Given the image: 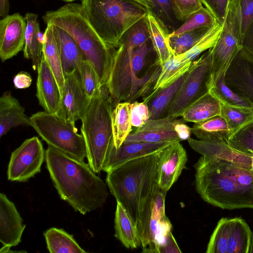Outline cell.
I'll return each instance as SVG.
<instances>
[{
  "mask_svg": "<svg viewBox=\"0 0 253 253\" xmlns=\"http://www.w3.org/2000/svg\"><path fill=\"white\" fill-rule=\"evenodd\" d=\"M159 152L130 161L107 172L106 182L110 192L134 223L142 250L149 245L152 207L160 190Z\"/></svg>",
  "mask_w": 253,
  "mask_h": 253,
  "instance_id": "6da1fadb",
  "label": "cell"
},
{
  "mask_svg": "<svg viewBox=\"0 0 253 253\" xmlns=\"http://www.w3.org/2000/svg\"><path fill=\"white\" fill-rule=\"evenodd\" d=\"M197 192L222 209H253V172L231 162L202 156L194 165Z\"/></svg>",
  "mask_w": 253,
  "mask_h": 253,
  "instance_id": "7a4b0ae2",
  "label": "cell"
},
{
  "mask_svg": "<svg viewBox=\"0 0 253 253\" xmlns=\"http://www.w3.org/2000/svg\"><path fill=\"white\" fill-rule=\"evenodd\" d=\"M46 168L61 199L75 211L85 214L102 206L108 192L105 183L88 164L48 146Z\"/></svg>",
  "mask_w": 253,
  "mask_h": 253,
  "instance_id": "3957f363",
  "label": "cell"
},
{
  "mask_svg": "<svg viewBox=\"0 0 253 253\" xmlns=\"http://www.w3.org/2000/svg\"><path fill=\"white\" fill-rule=\"evenodd\" d=\"M46 25L57 26L67 32L78 44L84 59L98 74L102 86L107 83L114 52L103 42L86 18L81 4L67 3L42 16Z\"/></svg>",
  "mask_w": 253,
  "mask_h": 253,
  "instance_id": "277c9868",
  "label": "cell"
},
{
  "mask_svg": "<svg viewBox=\"0 0 253 253\" xmlns=\"http://www.w3.org/2000/svg\"><path fill=\"white\" fill-rule=\"evenodd\" d=\"M150 40L142 44L134 36L124 34L114 52L110 74L106 85L113 108L121 102L132 103L140 97L142 77L148 54L154 49Z\"/></svg>",
  "mask_w": 253,
  "mask_h": 253,
  "instance_id": "5b68a950",
  "label": "cell"
},
{
  "mask_svg": "<svg viewBox=\"0 0 253 253\" xmlns=\"http://www.w3.org/2000/svg\"><path fill=\"white\" fill-rule=\"evenodd\" d=\"M84 15L111 49L117 48L125 33L149 11L132 0H81Z\"/></svg>",
  "mask_w": 253,
  "mask_h": 253,
  "instance_id": "8992f818",
  "label": "cell"
},
{
  "mask_svg": "<svg viewBox=\"0 0 253 253\" xmlns=\"http://www.w3.org/2000/svg\"><path fill=\"white\" fill-rule=\"evenodd\" d=\"M109 95L102 91L91 98L82 121L81 134L87 152L88 165L98 173L103 169L112 139L111 114L113 107Z\"/></svg>",
  "mask_w": 253,
  "mask_h": 253,
  "instance_id": "52a82bcc",
  "label": "cell"
},
{
  "mask_svg": "<svg viewBox=\"0 0 253 253\" xmlns=\"http://www.w3.org/2000/svg\"><path fill=\"white\" fill-rule=\"evenodd\" d=\"M31 126L51 146L78 160L84 162L87 152L83 136L55 114L40 111L30 117Z\"/></svg>",
  "mask_w": 253,
  "mask_h": 253,
  "instance_id": "ba28073f",
  "label": "cell"
},
{
  "mask_svg": "<svg viewBox=\"0 0 253 253\" xmlns=\"http://www.w3.org/2000/svg\"><path fill=\"white\" fill-rule=\"evenodd\" d=\"M211 48L193 61L187 76L169 107L166 116L180 117L191 104L209 92L213 84Z\"/></svg>",
  "mask_w": 253,
  "mask_h": 253,
  "instance_id": "9c48e42d",
  "label": "cell"
},
{
  "mask_svg": "<svg viewBox=\"0 0 253 253\" xmlns=\"http://www.w3.org/2000/svg\"><path fill=\"white\" fill-rule=\"evenodd\" d=\"M241 22L240 0H231L218 38L211 48L213 83L225 73L242 48L240 44Z\"/></svg>",
  "mask_w": 253,
  "mask_h": 253,
  "instance_id": "30bf717a",
  "label": "cell"
},
{
  "mask_svg": "<svg viewBox=\"0 0 253 253\" xmlns=\"http://www.w3.org/2000/svg\"><path fill=\"white\" fill-rule=\"evenodd\" d=\"M253 232L242 218H221L209 242L207 253H249Z\"/></svg>",
  "mask_w": 253,
  "mask_h": 253,
  "instance_id": "8fae6325",
  "label": "cell"
},
{
  "mask_svg": "<svg viewBox=\"0 0 253 253\" xmlns=\"http://www.w3.org/2000/svg\"><path fill=\"white\" fill-rule=\"evenodd\" d=\"M45 152L38 137L26 139L11 153L7 172L8 179L25 182L40 172Z\"/></svg>",
  "mask_w": 253,
  "mask_h": 253,
  "instance_id": "7c38bea8",
  "label": "cell"
},
{
  "mask_svg": "<svg viewBox=\"0 0 253 253\" xmlns=\"http://www.w3.org/2000/svg\"><path fill=\"white\" fill-rule=\"evenodd\" d=\"M65 83L56 115L74 127L82 120L90 102L81 83L77 71L64 74Z\"/></svg>",
  "mask_w": 253,
  "mask_h": 253,
  "instance_id": "4fadbf2b",
  "label": "cell"
},
{
  "mask_svg": "<svg viewBox=\"0 0 253 253\" xmlns=\"http://www.w3.org/2000/svg\"><path fill=\"white\" fill-rule=\"evenodd\" d=\"M187 153L180 141L173 142L160 151L158 163V185L167 193L185 167Z\"/></svg>",
  "mask_w": 253,
  "mask_h": 253,
  "instance_id": "5bb4252c",
  "label": "cell"
},
{
  "mask_svg": "<svg viewBox=\"0 0 253 253\" xmlns=\"http://www.w3.org/2000/svg\"><path fill=\"white\" fill-rule=\"evenodd\" d=\"M224 81L232 90L253 103V56L240 49L225 72Z\"/></svg>",
  "mask_w": 253,
  "mask_h": 253,
  "instance_id": "9a60e30c",
  "label": "cell"
},
{
  "mask_svg": "<svg viewBox=\"0 0 253 253\" xmlns=\"http://www.w3.org/2000/svg\"><path fill=\"white\" fill-rule=\"evenodd\" d=\"M172 143H149L125 140L122 145L117 149L112 139L102 170L108 172L130 161L157 153Z\"/></svg>",
  "mask_w": 253,
  "mask_h": 253,
  "instance_id": "2e32d148",
  "label": "cell"
},
{
  "mask_svg": "<svg viewBox=\"0 0 253 253\" xmlns=\"http://www.w3.org/2000/svg\"><path fill=\"white\" fill-rule=\"evenodd\" d=\"M27 26L19 13L7 15L0 21V57L4 62L23 49Z\"/></svg>",
  "mask_w": 253,
  "mask_h": 253,
  "instance_id": "e0dca14e",
  "label": "cell"
},
{
  "mask_svg": "<svg viewBox=\"0 0 253 253\" xmlns=\"http://www.w3.org/2000/svg\"><path fill=\"white\" fill-rule=\"evenodd\" d=\"M181 120L182 118L169 116L149 120L142 126L130 132L125 140L149 143L181 141L174 129V125Z\"/></svg>",
  "mask_w": 253,
  "mask_h": 253,
  "instance_id": "ac0fdd59",
  "label": "cell"
},
{
  "mask_svg": "<svg viewBox=\"0 0 253 253\" xmlns=\"http://www.w3.org/2000/svg\"><path fill=\"white\" fill-rule=\"evenodd\" d=\"M187 140L190 146L202 156L228 161L243 168L251 170L252 156L237 150L226 141H204L191 137Z\"/></svg>",
  "mask_w": 253,
  "mask_h": 253,
  "instance_id": "d6986e66",
  "label": "cell"
},
{
  "mask_svg": "<svg viewBox=\"0 0 253 253\" xmlns=\"http://www.w3.org/2000/svg\"><path fill=\"white\" fill-rule=\"evenodd\" d=\"M26 225L14 204L4 194H0V241L11 248L21 242Z\"/></svg>",
  "mask_w": 253,
  "mask_h": 253,
  "instance_id": "ffe728a7",
  "label": "cell"
},
{
  "mask_svg": "<svg viewBox=\"0 0 253 253\" xmlns=\"http://www.w3.org/2000/svg\"><path fill=\"white\" fill-rule=\"evenodd\" d=\"M36 96L44 111L56 114L60 106L61 93L55 77L43 54L37 67Z\"/></svg>",
  "mask_w": 253,
  "mask_h": 253,
  "instance_id": "44dd1931",
  "label": "cell"
},
{
  "mask_svg": "<svg viewBox=\"0 0 253 253\" xmlns=\"http://www.w3.org/2000/svg\"><path fill=\"white\" fill-rule=\"evenodd\" d=\"M20 126H31L30 117L19 101L10 92H5L0 98V137Z\"/></svg>",
  "mask_w": 253,
  "mask_h": 253,
  "instance_id": "7402d4cb",
  "label": "cell"
},
{
  "mask_svg": "<svg viewBox=\"0 0 253 253\" xmlns=\"http://www.w3.org/2000/svg\"><path fill=\"white\" fill-rule=\"evenodd\" d=\"M53 32L59 49L64 73L77 71L80 62L84 59L78 44L62 28L53 25Z\"/></svg>",
  "mask_w": 253,
  "mask_h": 253,
  "instance_id": "603a6c76",
  "label": "cell"
},
{
  "mask_svg": "<svg viewBox=\"0 0 253 253\" xmlns=\"http://www.w3.org/2000/svg\"><path fill=\"white\" fill-rule=\"evenodd\" d=\"M145 19L150 41L162 65L174 55L169 42L168 29L151 11H148Z\"/></svg>",
  "mask_w": 253,
  "mask_h": 253,
  "instance_id": "cb8c5ba5",
  "label": "cell"
},
{
  "mask_svg": "<svg viewBox=\"0 0 253 253\" xmlns=\"http://www.w3.org/2000/svg\"><path fill=\"white\" fill-rule=\"evenodd\" d=\"M189 70L169 85L160 89L151 97L143 100L148 105L150 120L166 116L167 112L172 99L186 78Z\"/></svg>",
  "mask_w": 253,
  "mask_h": 253,
  "instance_id": "d4e9b609",
  "label": "cell"
},
{
  "mask_svg": "<svg viewBox=\"0 0 253 253\" xmlns=\"http://www.w3.org/2000/svg\"><path fill=\"white\" fill-rule=\"evenodd\" d=\"M221 108L220 102L210 91L188 106L180 117L185 123H198L220 115Z\"/></svg>",
  "mask_w": 253,
  "mask_h": 253,
  "instance_id": "484cf974",
  "label": "cell"
},
{
  "mask_svg": "<svg viewBox=\"0 0 253 253\" xmlns=\"http://www.w3.org/2000/svg\"><path fill=\"white\" fill-rule=\"evenodd\" d=\"M38 17L37 14L32 12H28L24 16L27 26L25 44L23 49V54L25 58L32 61V67L34 70L37 69L42 56L43 46L39 39L40 28Z\"/></svg>",
  "mask_w": 253,
  "mask_h": 253,
  "instance_id": "4316f807",
  "label": "cell"
},
{
  "mask_svg": "<svg viewBox=\"0 0 253 253\" xmlns=\"http://www.w3.org/2000/svg\"><path fill=\"white\" fill-rule=\"evenodd\" d=\"M115 236L127 249L141 246L136 226L124 207L117 203L115 215Z\"/></svg>",
  "mask_w": 253,
  "mask_h": 253,
  "instance_id": "83f0119b",
  "label": "cell"
},
{
  "mask_svg": "<svg viewBox=\"0 0 253 253\" xmlns=\"http://www.w3.org/2000/svg\"><path fill=\"white\" fill-rule=\"evenodd\" d=\"M191 132L199 140L204 141L227 142L231 136L226 121L220 115L194 123Z\"/></svg>",
  "mask_w": 253,
  "mask_h": 253,
  "instance_id": "f1b7e54d",
  "label": "cell"
},
{
  "mask_svg": "<svg viewBox=\"0 0 253 253\" xmlns=\"http://www.w3.org/2000/svg\"><path fill=\"white\" fill-rule=\"evenodd\" d=\"M44 33L45 41L43 44L42 54L55 77L61 95L65 77L60 51L53 32V25H46Z\"/></svg>",
  "mask_w": 253,
  "mask_h": 253,
  "instance_id": "f546056e",
  "label": "cell"
},
{
  "mask_svg": "<svg viewBox=\"0 0 253 253\" xmlns=\"http://www.w3.org/2000/svg\"><path fill=\"white\" fill-rule=\"evenodd\" d=\"M131 103L121 102L113 109L111 123L113 141L116 148H119L131 131L130 110Z\"/></svg>",
  "mask_w": 253,
  "mask_h": 253,
  "instance_id": "4dcf8cb0",
  "label": "cell"
},
{
  "mask_svg": "<svg viewBox=\"0 0 253 253\" xmlns=\"http://www.w3.org/2000/svg\"><path fill=\"white\" fill-rule=\"evenodd\" d=\"M47 248L51 253H86L72 235L62 229L52 227L43 234Z\"/></svg>",
  "mask_w": 253,
  "mask_h": 253,
  "instance_id": "1f68e13d",
  "label": "cell"
},
{
  "mask_svg": "<svg viewBox=\"0 0 253 253\" xmlns=\"http://www.w3.org/2000/svg\"><path fill=\"white\" fill-rule=\"evenodd\" d=\"M192 62L185 63L178 56H172L161 65V71L153 91L143 100L151 97L184 74L189 69Z\"/></svg>",
  "mask_w": 253,
  "mask_h": 253,
  "instance_id": "d6a6232c",
  "label": "cell"
},
{
  "mask_svg": "<svg viewBox=\"0 0 253 253\" xmlns=\"http://www.w3.org/2000/svg\"><path fill=\"white\" fill-rule=\"evenodd\" d=\"M225 73L221 75L213 83L210 90L211 94L221 104L226 106L253 109V103L250 100L237 94L226 84L224 81Z\"/></svg>",
  "mask_w": 253,
  "mask_h": 253,
  "instance_id": "836d02e7",
  "label": "cell"
},
{
  "mask_svg": "<svg viewBox=\"0 0 253 253\" xmlns=\"http://www.w3.org/2000/svg\"><path fill=\"white\" fill-rule=\"evenodd\" d=\"M211 27L198 28L178 35L169 34V42L173 55H180L189 50Z\"/></svg>",
  "mask_w": 253,
  "mask_h": 253,
  "instance_id": "e575fe53",
  "label": "cell"
},
{
  "mask_svg": "<svg viewBox=\"0 0 253 253\" xmlns=\"http://www.w3.org/2000/svg\"><path fill=\"white\" fill-rule=\"evenodd\" d=\"M220 116L226 121L231 136L253 123V109L235 108L221 104Z\"/></svg>",
  "mask_w": 253,
  "mask_h": 253,
  "instance_id": "d590c367",
  "label": "cell"
},
{
  "mask_svg": "<svg viewBox=\"0 0 253 253\" xmlns=\"http://www.w3.org/2000/svg\"><path fill=\"white\" fill-rule=\"evenodd\" d=\"M222 28V25L217 22L207 33L186 52L178 55L185 63L192 62L203 52L213 47L216 43Z\"/></svg>",
  "mask_w": 253,
  "mask_h": 253,
  "instance_id": "8d00e7d4",
  "label": "cell"
},
{
  "mask_svg": "<svg viewBox=\"0 0 253 253\" xmlns=\"http://www.w3.org/2000/svg\"><path fill=\"white\" fill-rule=\"evenodd\" d=\"M77 71L82 85L90 98L102 91V86L99 77L88 61L83 59Z\"/></svg>",
  "mask_w": 253,
  "mask_h": 253,
  "instance_id": "74e56055",
  "label": "cell"
},
{
  "mask_svg": "<svg viewBox=\"0 0 253 253\" xmlns=\"http://www.w3.org/2000/svg\"><path fill=\"white\" fill-rule=\"evenodd\" d=\"M217 20L212 13L204 7L191 14L184 23L170 34L178 35L186 31L203 27H211Z\"/></svg>",
  "mask_w": 253,
  "mask_h": 253,
  "instance_id": "f35d334b",
  "label": "cell"
},
{
  "mask_svg": "<svg viewBox=\"0 0 253 253\" xmlns=\"http://www.w3.org/2000/svg\"><path fill=\"white\" fill-rule=\"evenodd\" d=\"M227 142L237 150L251 156H253V123L232 135Z\"/></svg>",
  "mask_w": 253,
  "mask_h": 253,
  "instance_id": "ab89813d",
  "label": "cell"
},
{
  "mask_svg": "<svg viewBox=\"0 0 253 253\" xmlns=\"http://www.w3.org/2000/svg\"><path fill=\"white\" fill-rule=\"evenodd\" d=\"M154 8L152 13L168 29L172 28L177 20L171 0H152Z\"/></svg>",
  "mask_w": 253,
  "mask_h": 253,
  "instance_id": "60d3db41",
  "label": "cell"
},
{
  "mask_svg": "<svg viewBox=\"0 0 253 253\" xmlns=\"http://www.w3.org/2000/svg\"><path fill=\"white\" fill-rule=\"evenodd\" d=\"M178 20L185 21L193 13L203 7L201 0H171Z\"/></svg>",
  "mask_w": 253,
  "mask_h": 253,
  "instance_id": "b9f144b4",
  "label": "cell"
},
{
  "mask_svg": "<svg viewBox=\"0 0 253 253\" xmlns=\"http://www.w3.org/2000/svg\"><path fill=\"white\" fill-rule=\"evenodd\" d=\"M130 115L132 126L136 128L142 126L150 120L147 104L144 101H136L131 103Z\"/></svg>",
  "mask_w": 253,
  "mask_h": 253,
  "instance_id": "7bdbcfd3",
  "label": "cell"
},
{
  "mask_svg": "<svg viewBox=\"0 0 253 253\" xmlns=\"http://www.w3.org/2000/svg\"><path fill=\"white\" fill-rule=\"evenodd\" d=\"M203 4L215 17L217 21L223 24L231 0H201Z\"/></svg>",
  "mask_w": 253,
  "mask_h": 253,
  "instance_id": "ee69618b",
  "label": "cell"
},
{
  "mask_svg": "<svg viewBox=\"0 0 253 253\" xmlns=\"http://www.w3.org/2000/svg\"><path fill=\"white\" fill-rule=\"evenodd\" d=\"M240 3L241 17L240 38L241 45V42L245 31L253 19V0H240Z\"/></svg>",
  "mask_w": 253,
  "mask_h": 253,
  "instance_id": "f6af8a7d",
  "label": "cell"
},
{
  "mask_svg": "<svg viewBox=\"0 0 253 253\" xmlns=\"http://www.w3.org/2000/svg\"><path fill=\"white\" fill-rule=\"evenodd\" d=\"M181 253L173 235L170 231L166 239L164 244L158 248V253Z\"/></svg>",
  "mask_w": 253,
  "mask_h": 253,
  "instance_id": "bcb514c9",
  "label": "cell"
},
{
  "mask_svg": "<svg viewBox=\"0 0 253 253\" xmlns=\"http://www.w3.org/2000/svg\"><path fill=\"white\" fill-rule=\"evenodd\" d=\"M241 46L253 56V19L245 31L241 42Z\"/></svg>",
  "mask_w": 253,
  "mask_h": 253,
  "instance_id": "7dc6e473",
  "label": "cell"
},
{
  "mask_svg": "<svg viewBox=\"0 0 253 253\" xmlns=\"http://www.w3.org/2000/svg\"><path fill=\"white\" fill-rule=\"evenodd\" d=\"M32 82L30 75L24 71H22L16 75L13 79L14 86L18 89H24L29 87Z\"/></svg>",
  "mask_w": 253,
  "mask_h": 253,
  "instance_id": "c3c4849f",
  "label": "cell"
},
{
  "mask_svg": "<svg viewBox=\"0 0 253 253\" xmlns=\"http://www.w3.org/2000/svg\"><path fill=\"white\" fill-rule=\"evenodd\" d=\"M185 123L182 119L174 125V129L181 141L187 140L192 133L191 128L185 125Z\"/></svg>",
  "mask_w": 253,
  "mask_h": 253,
  "instance_id": "681fc988",
  "label": "cell"
},
{
  "mask_svg": "<svg viewBox=\"0 0 253 253\" xmlns=\"http://www.w3.org/2000/svg\"><path fill=\"white\" fill-rule=\"evenodd\" d=\"M9 10V0H0V16L3 18L8 15Z\"/></svg>",
  "mask_w": 253,
  "mask_h": 253,
  "instance_id": "f907efd6",
  "label": "cell"
},
{
  "mask_svg": "<svg viewBox=\"0 0 253 253\" xmlns=\"http://www.w3.org/2000/svg\"><path fill=\"white\" fill-rule=\"evenodd\" d=\"M137 3L142 5L150 11H152L154 8V5L152 0H132Z\"/></svg>",
  "mask_w": 253,
  "mask_h": 253,
  "instance_id": "816d5d0a",
  "label": "cell"
},
{
  "mask_svg": "<svg viewBox=\"0 0 253 253\" xmlns=\"http://www.w3.org/2000/svg\"><path fill=\"white\" fill-rule=\"evenodd\" d=\"M249 253H253V233L252 235Z\"/></svg>",
  "mask_w": 253,
  "mask_h": 253,
  "instance_id": "f5cc1de1",
  "label": "cell"
},
{
  "mask_svg": "<svg viewBox=\"0 0 253 253\" xmlns=\"http://www.w3.org/2000/svg\"><path fill=\"white\" fill-rule=\"evenodd\" d=\"M251 170L253 172V155L252 156V165H251Z\"/></svg>",
  "mask_w": 253,
  "mask_h": 253,
  "instance_id": "db71d44e",
  "label": "cell"
},
{
  "mask_svg": "<svg viewBox=\"0 0 253 253\" xmlns=\"http://www.w3.org/2000/svg\"><path fill=\"white\" fill-rule=\"evenodd\" d=\"M62 0V1H65V2H66L67 3H70V2H71L72 1H74L76 0Z\"/></svg>",
  "mask_w": 253,
  "mask_h": 253,
  "instance_id": "11a10c76",
  "label": "cell"
}]
</instances>
